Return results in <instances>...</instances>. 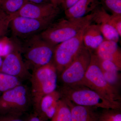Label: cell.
<instances>
[{
	"mask_svg": "<svg viewBox=\"0 0 121 121\" xmlns=\"http://www.w3.org/2000/svg\"><path fill=\"white\" fill-rule=\"evenodd\" d=\"M93 53L99 58L112 62L121 69V51L117 43L105 40Z\"/></svg>",
	"mask_w": 121,
	"mask_h": 121,
	"instance_id": "cell-14",
	"label": "cell"
},
{
	"mask_svg": "<svg viewBox=\"0 0 121 121\" xmlns=\"http://www.w3.org/2000/svg\"><path fill=\"white\" fill-rule=\"evenodd\" d=\"M19 41L21 54L29 70L33 71L52 62L55 46L44 40L39 34Z\"/></svg>",
	"mask_w": 121,
	"mask_h": 121,
	"instance_id": "cell-1",
	"label": "cell"
},
{
	"mask_svg": "<svg viewBox=\"0 0 121 121\" xmlns=\"http://www.w3.org/2000/svg\"><path fill=\"white\" fill-rule=\"evenodd\" d=\"M91 54L83 45L73 62L60 73L63 85H81L90 63Z\"/></svg>",
	"mask_w": 121,
	"mask_h": 121,
	"instance_id": "cell-9",
	"label": "cell"
},
{
	"mask_svg": "<svg viewBox=\"0 0 121 121\" xmlns=\"http://www.w3.org/2000/svg\"><path fill=\"white\" fill-rule=\"evenodd\" d=\"M70 109L72 121H98L99 113L98 108L76 105L68 99L62 98Z\"/></svg>",
	"mask_w": 121,
	"mask_h": 121,
	"instance_id": "cell-16",
	"label": "cell"
},
{
	"mask_svg": "<svg viewBox=\"0 0 121 121\" xmlns=\"http://www.w3.org/2000/svg\"><path fill=\"white\" fill-rule=\"evenodd\" d=\"M101 3L112 14L121 15V0H101Z\"/></svg>",
	"mask_w": 121,
	"mask_h": 121,
	"instance_id": "cell-24",
	"label": "cell"
},
{
	"mask_svg": "<svg viewBox=\"0 0 121 121\" xmlns=\"http://www.w3.org/2000/svg\"><path fill=\"white\" fill-rule=\"evenodd\" d=\"M92 23L87 26L84 29L83 43L85 47L93 53L105 39L99 26L97 24Z\"/></svg>",
	"mask_w": 121,
	"mask_h": 121,
	"instance_id": "cell-17",
	"label": "cell"
},
{
	"mask_svg": "<svg viewBox=\"0 0 121 121\" xmlns=\"http://www.w3.org/2000/svg\"><path fill=\"white\" fill-rule=\"evenodd\" d=\"M60 9L51 3L35 4L26 2L13 16H20L37 19H43L52 16H58Z\"/></svg>",
	"mask_w": 121,
	"mask_h": 121,
	"instance_id": "cell-11",
	"label": "cell"
},
{
	"mask_svg": "<svg viewBox=\"0 0 121 121\" xmlns=\"http://www.w3.org/2000/svg\"><path fill=\"white\" fill-rule=\"evenodd\" d=\"M50 121H72L70 109L63 99L59 100L56 111Z\"/></svg>",
	"mask_w": 121,
	"mask_h": 121,
	"instance_id": "cell-18",
	"label": "cell"
},
{
	"mask_svg": "<svg viewBox=\"0 0 121 121\" xmlns=\"http://www.w3.org/2000/svg\"><path fill=\"white\" fill-rule=\"evenodd\" d=\"M60 99L58 91L56 90L43 96L35 114L42 120L47 121L52 118L56 111L57 104Z\"/></svg>",
	"mask_w": 121,
	"mask_h": 121,
	"instance_id": "cell-13",
	"label": "cell"
},
{
	"mask_svg": "<svg viewBox=\"0 0 121 121\" xmlns=\"http://www.w3.org/2000/svg\"><path fill=\"white\" fill-rule=\"evenodd\" d=\"M28 121H44L36 115L34 114L30 116Z\"/></svg>",
	"mask_w": 121,
	"mask_h": 121,
	"instance_id": "cell-30",
	"label": "cell"
},
{
	"mask_svg": "<svg viewBox=\"0 0 121 121\" xmlns=\"http://www.w3.org/2000/svg\"><path fill=\"white\" fill-rule=\"evenodd\" d=\"M25 0H0V9L9 15L17 12L26 3Z\"/></svg>",
	"mask_w": 121,
	"mask_h": 121,
	"instance_id": "cell-19",
	"label": "cell"
},
{
	"mask_svg": "<svg viewBox=\"0 0 121 121\" xmlns=\"http://www.w3.org/2000/svg\"><path fill=\"white\" fill-rule=\"evenodd\" d=\"M110 20L111 23L118 34L121 36V15L112 14L110 15Z\"/></svg>",
	"mask_w": 121,
	"mask_h": 121,
	"instance_id": "cell-26",
	"label": "cell"
},
{
	"mask_svg": "<svg viewBox=\"0 0 121 121\" xmlns=\"http://www.w3.org/2000/svg\"><path fill=\"white\" fill-rule=\"evenodd\" d=\"M26 2H31L35 4H44L51 3L50 0H25Z\"/></svg>",
	"mask_w": 121,
	"mask_h": 121,
	"instance_id": "cell-29",
	"label": "cell"
},
{
	"mask_svg": "<svg viewBox=\"0 0 121 121\" xmlns=\"http://www.w3.org/2000/svg\"><path fill=\"white\" fill-rule=\"evenodd\" d=\"M93 14L76 19H60L52 22L39 34L41 38L56 46L76 36L93 22Z\"/></svg>",
	"mask_w": 121,
	"mask_h": 121,
	"instance_id": "cell-2",
	"label": "cell"
},
{
	"mask_svg": "<svg viewBox=\"0 0 121 121\" xmlns=\"http://www.w3.org/2000/svg\"><path fill=\"white\" fill-rule=\"evenodd\" d=\"M2 62H3V61H2V59H1V56H0V68L2 65Z\"/></svg>",
	"mask_w": 121,
	"mask_h": 121,
	"instance_id": "cell-32",
	"label": "cell"
},
{
	"mask_svg": "<svg viewBox=\"0 0 121 121\" xmlns=\"http://www.w3.org/2000/svg\"><path fill=\"white\" fill-rule=\"evenodd\" d=\"M57 17L37 19L20 16H13V19L10 24L13 38L21 40L40 34L54 22Z\"/></svg>",
	"mask_w": 121,
	"mask_h": 121,
	"instance_id": "cell-8",
	"label": "cell"
},
{
	"mask_svg": "<svg viewBox=\"0 0 121 121\" xmlns=\"http://www.w3.org/2000/svg\"><path fill=\"white\" fill-rule=\"evenodd\" d=\"M101 4L98 0H79L72 7L65 10L67 19H76L84 17L91 13Z\"/></svg>",
	"mask_w": 121,
	"mask_h": 121,
	"instance_id": "cell-15",
	"label": "cell"
},
{
	"mask_svg": "<svg viewBox=\"0 0 121 121\" xmlns=\"http://www.w3.org/2000/svg\"><path fill=\"white\" fill-rule=\"evenodd\" d=\"M97 58L99 64L102 71L110 73H118L121 70V69L118 67L112 62L99 58L98 56Z\"/></svg>",
	"mask_w": 121,
	"mask_h": 121,
	"instance_id": "cell-25",
	"label": "cell"
},
{
	"mask_svg": "<svg viewBox=\"0 0 121 121\" xmlns=\"http://www.w3.org/2000/svg\"><path fill=\"white\" fill-rule=\"evenodd\" d=\"M16 40L13 50L5 57L0 68V72L16 77L20 81L30 79L31 74L23 59L19 42Z\"/></svg>",
	"mask_w": 121,
	"mask_h": 121,
	"instance_id": "cell-10",
	"label": "cell"
},
{
	"mask_svg": "<svg viewBox=\"0 0 121 121\" xmlns=\"http://www.w3.org/2000/svg\"><path fill=\"white\" fill-rule=\"evenodd\" d=\"M81 85L97 91L114 104L121 106V97L117 89L107 82L94 53H91L90 63Z\"/></svg>",
	"mask_w": 121,
	"mask_h": 121,
	"instance_id": "cell-6",
	"label": "cell"
},
{
	"mask_svg": "<svg viewBox=\"0 0 121 121\" xmlns=\"http://www.w3.org/2000/svg\"><path fill=\"white\" fill-rule=\"evenodd\" d=\"M62 0H50L51 3L56 7H59L60 5Z\"/></svg>",
	"mask_w": 121,
	"mask_h": 121,
	"instance_id": "cell-31",
	"label": "cell"
},
{
	"mask_svg": "<svg viewBox=\"0 0 121 121\" xmlns=\"http://www.w3.org/2000/svg\"><path fill=\"white\" fill-rule=\"evenodd\" d=\"M86 27L76 36L55 47L52 63L57 73H60L68 67L80 52L83 45V35Z\"/></svg>",
	"mask_w": 121,
	"mask_h": 121,
	"instance_id": "cell-7",
	"label": "cell"
},
{
	"mask_svg": "<svg viewBox=\"0 0 121 121\" xmlns=\"http://www.w3.org/2000/svg\"><path fill=\"white\" fill-rule=\"evenodd\" d=\"M58 91L60 98L76 105L103 109H121V106L114 104L97 91L83 85H63Z\"/></svg>",
	"mask_w": 121,
	"mask_h": 121,
	"instance_id": "cell-3",
	"label": "cell"
},
{
	"mask_svg": "<svg viewBox=\"0 0 121 121\" xmlns=\"http://www.w3.org/2000/svg\"><path fill=\"white\" fill-rule=\"evenodd\" d=\"M57 73L52 62L33 71L30 79V91L35 112L38 108L42 98L56 90Z\"/></svg>",
	"mask_w": 121,
	"mask_h": 121,
	"instance_id": "cell-4",
	"label": "cell"
},
{
	"mask_svg": "<svg viewBox=\"0 0 121 121\" xmlns=\"http://www.w3.org/2000/svg\"><path fill=\"white\" fill-rule=\"evenodd\" d=\"M16 40L13 38L7 37L0 38V56L5 57L12 52L14 48Z\"/></svg>",
	"mask_w": 121,
	"mask_h": 121,
	"instance_id": "cell-22",
	"label": "cell"
},
{
	"mask_svg": "<svg viewBox=\"0 0 121 121\" xmlns=\"http://www.w3.org/2000/svg\"><path fill=\"white\" fill-rule=\"evenodd\" d=\"M92 13L93 22L99 26L105 39L118 43L121 37L111 23L110 15L107 12L104 7L100 5Z\"/></svg>",
	"mask_w": 121,
	"mask_h": 121,
	"instance_id": "cell-12",
	"label": "cell"
},
{
	"mask_svg": "<svg viewBox=\"0 0 121 121\" xmlns=\"http://www.w3.org/2000/svg\"><path fill=\"white\" fill-rule=\"evenodd\" d=\"M78 0H62L60 5H61L63 9L65 11L73 6Z\"/></svg>",
	"mask_w": 121,
	"mask_h": 121,
	"instance_id": "cell-27",
	"label": "cell"
},
{
	"mask_svg": "<svg viewBox=\"0 0 121 121\" xmlns=\"http://www.w3.org/2000/svg\"><path fill=\"white\" fill-rule=\"evenodd\" d=\"M33 105L30 89L20 84L0 96V114L19 117Z\"/></svg>",
	"mask_w": 121,
	"mask_h": 121,
	"instance_id": "cell-5",
	"label": "cell"
},
{
	"mask_svg": "<svg viewBox=\"0 0 121 121\" xmlns=\"http://www.w3.org/2000/svg\"><path fill=\"white\" fill-rule=\"evenodd\" d=\"M20 84L17 78L0 72V91L5 92Z\"/></svg>",
	"mask_w": 121,
	"mask_h": 121,
	"instance_id": "cell-20",
	"label": "cell"
},
{
	"mask_svg": "<svg viewBox=\"0 0 121 121\" xmlns=\"http://www.w3.org/2000/svg\"><path fill=\"white\" fill-rule=\"evenodd\" d=\"M13 17L0 9V38L6 33Z\"/></svg>",
	"mask_w": 121,
	"mask_h": 121,
	"instance_id": "cell-23",
	"label": "cell"
},
{
	"mask_svg": "<svg viewBox=\"0 0 121 121\" xmlns=\"http://www.w3.org/2000/svg\"><path fill=\"white\" fill-rule=\"evenodd\" d=\"M120 110L104 109L99 113L98 121H121Z\"/></svg>",
	"mask_w": 121,
	"mask_h": 121,
	"instance_id": "cell-21",
	"label": "cell"
},
{
	"mask_svg": "<svg viewBox=\"0 0 121 121\" xmlns=\"http://www.w3.org/2000/svg\"><path fill=\"white\" fill-rule=\"evenodd\" d=\"M0 121H24L19 117L9 115H1L0 116Z\"/></svg>",
	"mask_w": 121,
	"mask_h": 121,
	"instance_id": "cell-28",
	"label": "cell"
},
{
	"mask_svg": "<svg viewBox=\"0 0 121 121\" xmlns=\"http://www.w3.org/2000/svg\"></svg>",
	"mask_w": 121,
	"mask_h": 121,
	"instance_id": "cell-33",
	"label": "cell"
}]
</instances>
